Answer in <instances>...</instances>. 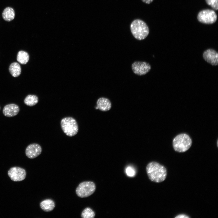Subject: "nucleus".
I'll return each instance as SVG.
<instances>
[{
    "label": "nucleus",
    "instance_id": "1",
    "mask_svg": "<svg viewBox=\"0 0 218 218\" xmlns=\"http://www.w3.org/2000/svg\"><path fill=\"white\" fill-rule=\"evenodd\" d=\"M146 170L150 180L156 183L164 181L167 176V170L163 165L154 161L150 162L146 167Z\"/></svg>",
    "mask_w": 218,
    "mask_h": 218
},
{
    "label": "nucleus",
    "instance_id": "2",
    "mask_svg": "<svg viewBox=\"0 0 218 218\" xmlns=\"http://www.w3.org/2000/svg\"><path fill=\"white\" fill-rule=\"evenodd\" d=\"M130 29L134 38L139 40L145 39L149 33V28L147 24L140 19H135L132 22Z\"/></svg>",
    "mask_w": 218,
    "mask_h": 218
},
{
    "label": "nucleus",
    "instance_id": "3",
    "mask_svg": "<svg viewBox=\"0 0 218 218\" xmlns=\"http://www.w3.org/2000/svg\"><path fill=\"white\" fill-rule=\"evenodd\" d=\"M192 140L186 134H181L173 139V145L174 150L178 152H184L188 150L192 145Z\"/></svg>",
    "mask_w": 218,
    "mask_h": 218
},
{
    "label": "nucleus",
    "instance_id": "4",
    "mask_svg": "<svg viewBox=\"0 0 218 218\" xmlns=\"http://www.w3.org/2000/svg\"><path fill=\"white\" fill-rule=\"evenodd\" d=\"M61 128L64 133L68 136L72 137L77 133L78 128L76 120L71 117L63 118L61 122Z\"/></svg>",
    "mask_w": 218,
    "mask_h": 218
},
{
    "label": "nucleus",
    "instance_id": "5",
    "mask_svg": "<svg viewBox=\"0 0 218 218\" xmlns=\"http://www.w3.org/2000/svg\"><path fill=\"white\" fill-rule=\"evenodd\" d=\"M96 185L94 183L91 181H86L81 183L76 190L77 195L81 198L88 197L95 192Z\"/></svg>",
    "mask_w": 218,
    "mask_h": 218
},
{
    "label": "nucleus",
    "instance_id": "6",
    "mask_svg": "<svg viewBox=\"0 0 218 218\" xmlns=\"http://www.w3.org/2000/svg\"><path fill=\"white\" fill-rule=\"evenodd\" d=\"M197 18L199 21L203 23L212 24L216 21L217 16L213 10L207 9L200 11Z\"/></svg>",
    "mask_w": 218,
    "mask_h": 218
},
{
    "label": "nucleus",
    "instance_id": "7",
    "mask_svg": "<svg viewBox=\"0 0 218 218\" xmlns=\"http://www.w3.org/2000/svg\"><path fill=\"white\" fill-rule=\"evenodd\" d=\"M134 73L137 75H144L149 72L151 69L150 64L145 61H135L131 65Z\"/></svg>",
    "mask_w": 218,
    "mask_h": 218
},
{
    "label": "nucleus",
    "instance_id": "8",
    "mask_svg": "<svg viewBox=\"0 0 218 218\" xmlns=\"http://www.w3.org/2000/svg\"><path fill=\"white\" fill-rule=\"evenodd\" d=\"M25 170L19 167H13L10 169L8 175L10 179L14 181H19L23 180L26 177Z\"/></svg>",
    "mask_w": 218,
    "mask_h": 218
},
{
    "label": "nucleus",
    "instance_id": "9",
    "mask_svg": "<svg viewBox=\"0 0 218 218\" xmlns=\"http://www.w3.org/2000/svg\"><path fill=\"white\" fill-rule=\"evenodd\" d=\"M203 57L206 61L211 65L216 66L218 64V53L215 50L207 49L203 52Z\"/></svg>",
    "mask_w": 218,
    "mask_h": 218
},
{
    "label": "nucleus",
    "instance_id": "10",
    "mask_svg": "<svg viewBox=\"0 0 218 218\" xmlns=\"http://www.w3.org/2000/svg\"><path fill=\"white\" fill-rule=\"evenodd\" d=\"M42 148L38 144L33 143L28 145L25 150V154L29 158L33 159L38 156L41 153Z\"/></svg>",
    "mask_w": 218,
    "mask_h": 218
},
{
    "label": "nucleus",
    "instance_id": "11",
    "mask_svg": "<svg viewBox=\"0 0 218 218\" xmlns=\"http://www.w3.org/2000/svg\"><path fill=\"white\" fill-rule=\"evenodd\" d=\"M20 111L19 107L15 104H10L5 105L2 112L4 116L8 117H12L16 115Z\"/></svg>",
    "mask_w": 218,
    "mask_h": 218
},
{
    "label": "nucleus",
    "instance_id": "12",
    "mask_svg": "<svg viewBox=\"0 0 218 218\" xmlns=\"http://www.w3.org/2000/svg\"><path fill=\"white\" fill-rule=\"evenodd\" d=\"M111 107V103L109 99L106 98L101 97L99 98L97 101V106L95 108L105 111L110 110Z\"/></svg>",
    "mask_w": 218,
    "mask_h": 218
},
{
    "label": "nucleus",
    "instance_id": "13",
    "mask_svg": "<svg viewBox=\"0 0 218 218\" xmlns=\"http://www.w3.org/2000/svg\"><path fill=\"white\" fill-rule=\"evenodd\" d=\"M40 205L41 209L46 212L52 211L55 206L54 202L50 199H47L43 200L40 203Z\"/></svg>",
    "mask_w": 218,
    "mask_h": 218
},
{
    "label": "nucleus",
    "instance_id": "14",
    "mask_svg": "<svg viewBox=\"0 0 218 218\" xmlns=\"http://www.w3.org/2000/svg\"><path fill=\"white\" fill-rule=\"evenodd\" d=\"M3 19L5 21H10L15 18V12L14 9L10 7L6 8L2 13Z\"/></svg>",
    "mask_w": 218,
    "mask_h": 218
},
{
    "label": "nucleus",
    "instance_id": "15",
    "mask_svg": "<svg viewBox=\"0 0 218 218\" xmlns=\"http://www.w3.org/2000/svg\"><path fill=\"white\" fill-rule=\"evenodd\" d=\"M9 71L11 75L14 77L19 76L21 71V69L19 64L17 62L12 63L9 66Z\"/></svg>",
    "mask_w": 218,
    "mask_h": 218
},
{
    "label": "nucleus",
    "instance_id": "16",
    "mask_svg": "<svg viewBox=\"0 0 218 218\" xmlns=\"http://www.w3.org/2000/svg\"><path fill=\"white\" fill-rule=\"evenodd\" d=\"M38 101V97L35 95H28L24 100V103L27 105L31 107L35 105Z\"/></svg>",
    "mask_w": 218,
    "mask_h": 218
},
{
    "label": "nucleus",
    "instance_id": "17",
    "mask_svg": "<svg viewBox=\"0 0 218 218\" xmlns=\"http://www.w3.org/2000/svg\"><path fill=\"white\" fill-rule=\"evenodd\" d=\"M17 59L20 63L22 64H25L29 60V56L26 52L21 51L18 53Z\"/></svg>",
    "mask_w": 218,
    "mask_h": 218
},
{
    "label": "nucleus",
    "instance_id": "18",
    "mask_svg": "<svg viewBox=\"0 0 218 218\" xmlns=\"http://www.w3.org/2000/svg\"><path fill=\"white\" fill-rule=\"evenodd\" d=\"M81 217L82 218H93L95 217L94 211L90 207H86L82 211Z\"/></svg>",
    "mask_w": 218,
    "mask_h": 218
},
{
    "label": "nucleus",
    "instance_id": "19",
    "mask_svg": "<svg viewBox=\"0 0 218 218\" xmlns=\"http://www.w3.org/2000/svg\"><path fill=\"white\" fill-rule=\"evenodd\" d=\"M206 3L214 10L218 9V0H205Z\"/></svg>",
    "mask_w": 218,
    "mask_h": 218
},
{
    "label": "nucleus",
    "instance_id": "20",
    "mask_svg": "<svg viewBox=\"0 0 218 218\" xmlns=\"http://www.w3.org/2000/svg\"><path fill=\"white\" fill-rule=\"evenodd\" d=\"M126 173L127 175L130 177H133L136 174L135 171L132 167L128 166L126 169Z\"/></svg>",
    "mask_w": 218,
    "mask_h": 218
},
{
    "label": "nucleus",
    "instance_id": "21",
    "mask_svg": "<svg viewBox=\"0 0 218 218\" xmlns=\"http://www.w3.org/2000/svg\"><path fill=\"white\" fill-rule=\"evenodd\" d=\"M175 218H189L190 217L184 214H181L178 215L175 217Z\"/></svg>",
    "mask_w": 218,
    "mask_h": 218
},
{
    "label": "nucleus",
    "instance_id": "22",
    "mask_svg": "<svg viewBox=\"0 0 218 218\" xmlns=\"http://www.w3.org/2000/svg\"><path fill=\"white\" fill-rule=\"evenodd\" d=\"M154 0H141L147 4H150Z\"/></svg>",
    "mask_w": 218,
    "mask_h": 218
}]
</instances>
